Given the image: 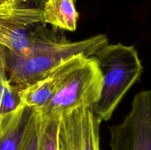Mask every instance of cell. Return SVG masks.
<instances>
[{
    "label": "cell",
    "mask_w": 151,
    "mask_h": 150,
    "mask_svg": "<svg viewBox=\"0 0 151 150\" xmlns=\"http://www.w3.org/2000/svg\"><path fill=\"white\" fill-rule=\"evenodd\" d=\"M30 1L9 0L0 5V45L19 57L67 40L58 29L46 27L43 9Z\"/></svg>",
    "instance_id": "obj_1"
},
{
    "label": "cell",
    "mask_w": 151,
    "mask_h": 150,
    "mask_svg": "<svg viewBox=\"0 0 151 150\" xmlns=\"http://www.w3.org/2000/svg\"><path fill=\"white\" fill-rule=\"evenodd\" d=\"M91 57L101 71L103 84L100 99L91 108L101 121H108L139 79L143 66L135 47L121 43L106 44Z\"/></svg>",
    "instance_id": "obj_2"
},
{
    "label": "cell",
    "mask_w": 151,
    "mask_h": 150,
    "mask_svg": "<svg viewBox=\"0 0 151 150\" xmlns=\"http://www.w3.org/2000/svg\"><path fill=\"white\" fill-rule=\"evenodd\" d=\"M108 44L107 36L100 34L78 41L66 40L25 57L15 55L4 48L7 77L10 83L24 88L44 77L65 60L78 54L91 57Z\"/></svg>",
    "instance_id": "obj_3"
},
{
    "label": "cell",
    "mask_w": 151,
    "mask_h": 150,
    "mask_svg": "<svg viewBox=\"0 0 151 150\" xmlns=\"http://www.w3.org/2000/svg\"><path fill=\"white\" fill-rule=\"evenodd\" d=\"M103 84L101 71L89 57L48 102L35 109L42 119H58L80 107H91L100 99Z\"/></svg>",
    "instance_id": "obj_4"
},
{
    "label": "cell",
    "mask_w": 151,
    "mask_h": 150,
    "mask_svg": "<svg viewBox=\"0 0 151 150\" xmlns=\"http://www.w3.org/2000/svg\"><path fill=\"white\" fill-rule=\"evenodd\" d=\"M109 131L111 150H151V90L136 94L128 114Z\"/></svg>",
    "instance_id": "obj_5"
},
{
    "label": "cell",
    "mask_w": 151,
    "mask_h": 150,
    "mask_svg": "<svg viewBox=\"0 0 151 150\" xmlns=\"http://www.w3.org/2000/svg\"><path fill=\"white\" fill-rule=\"evenodd\" d=\"M101 121L91 107H80L58 119L60 150H100Z\"/></svg>",
    "instance_id": "obj_6"
},
{
    "label": "cell",
    "mask_w": 151,
    "mask_h": 150,
    "mask_svg": "<svg viewBox=\"0 0 151 150\" xmlns=\"http://www.w3.org/2000/svg\"><path fill=\"white\" fill-rule=\"evenodd\" d=\"M88 57L84 54L74 56L56 66L39 80L22 88L20 104L31 108H38L45 104L72 78Z\"/></svg>",
    "instance_id": "obj_7"
},
{
    "label": "cell",
    "mask_w": 151,
    "mask_h": 150,
    "mask_svg": "<svg viewBox=\"0 0 151 150\" xmlns=\"http://www.w3.org/2000/svg\"><path fill=\"white\" fill-rule=\"evenodd\" d=\"M31 107L19 104L10 113L0 116V150H19Z\"/></svg>",
    "instance_id": "obj_8"
},
{
    "label": "cell",
    "mask_w": 151,
    "mask_h": 150,
    "mask_svg": "<svg viewBox=\"0 0 151 150\" xmlns=\"http://www.w3.org/2000/svg\"><path fill=\"white\" fill-rule=\"evenodd\" d=\"M75 1L46 0L42 8L44 23L62 30H76L79 13L75 7Z\"/></svg>",
    "instance_id": "obj_9"
},
{
    "label": "cell",
    "mask_w": 151,
    "mask_h": 150,
    "mask_svg": "<svg viewBox=\"0 0 151 150\" xmlns=\"http://www.w3.org/2000/svg\"><path fill=\"white\" fill-rule=\"evenodd\" d=\"M58 133V119L41 118L38 150H60Z\"/></svg>",
    "instance_id": "obj_10"
},
{
    "label": "cell",
    "mask_w": 151,
    "mask_h": 150,
    "mask_svg": "<svg viewBox=\"0 0 151 150\" xmlns=\"http://www.w3.org/2000/svg\"><path fill=\"white\" fill-rule=\"evenodd\" d=\"M41 117L37 109L32 108L27 121L19 150H38Z\"/></svg>",
    "instance_id": "obj_11"
},
{
    "label": "cell",
    "mask_w": 151,
    "mask_h": 150,
    "mask_svg": "<svg viewBox=\"0 0 151 150\" xmlns=\"http://www.w3.org/2000/svg\"><path fill=\"white\" fill-rule=\"evenodd\" d=\"M7 74L5 66V57H4V47L0 45V74Z\"/></svg>",
    "instance_id": "obj_12"
},
{
    "label": "cell",
    "mask_w": 151,
    "mask_h": 150,
    "mask_svg": "<svg viewBox=\"0 0 151 150\" xmlns=\"http://www.w3.org/2000/svg\"><path fill=\"white\" fill-rule=\"evenodd\" d=\"M9 0H0V5L2 4H4L5 2H7V1H8Z\"/></svg>",
    "instance_id": "obj_13"
}]
</instances>
